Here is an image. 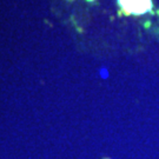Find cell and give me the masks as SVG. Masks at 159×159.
Listing matches in <instances>:
<instances>
[{
    "instance_id": "obj_1",
    "label": "cell",
    "mask_w": 159,
    "mask_h": 159,
    "mask_svg": "<svg viewBox=\"0 0 159 159\" xmlns=\"http://www.w3.org/2000/svg\"><path fill=\"white\" fill-rule=\"evenodd\" d=\"M121 12L126 16H143L152 7V0H118Z\"/></svg>"
},
{
    "instance_id": "obj_2",
    "label": "cell",
    "mask_w": 159,
    "mask_h": 159,
    "mask_svg": "<svg viewBox=\"0 0 159 159\" xmlns=\"http://www.w3.org/2000/svg\"><path fill=\"white\" fill-rule=\"evenodd\" d=\"M102 159H112V158H110V157H104V158H102Z\"/></svg>"
}]
</instances>
